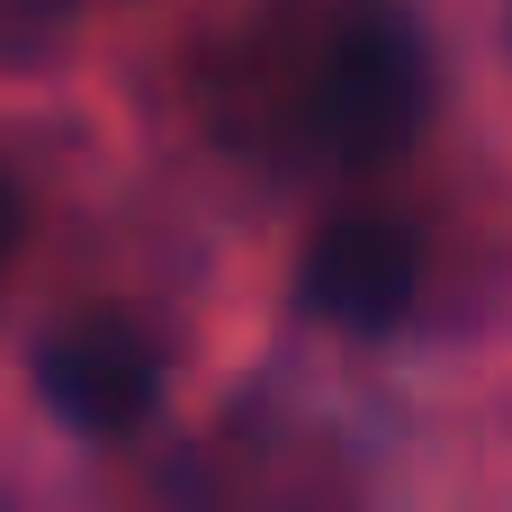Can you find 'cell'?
<instances>
[{
  "instance_id": "cell-1",
  "label": "cell",
  "mask_w": 512,
  "mask_h": 512,
  "mask_svg": "<svg viewBox=\"0 0 512 512\" xmlns=\"http://www.w3.org/2000/svg\"><path fill=\"white\" fill-rule=\"evenodd\" d=\"M432 117V54L405 9L360 0L306 63L297 90V144L333 171H378L396 162Z\"/></svg>"
},
{
  "instance_id": "cell-5",
  "label": "cell",
  "mask_w": 512,
  "mask_h": 512,
  "mask_svg": "<svg viewBox=\"0 0 512 512\" xmlns=\"http://www.w3.org/2000/svg\"><path fill=\"white\" fill-rule=\"evenodd\" d=\"M9 243H18V189L0 180V261H9Z\"/></svg>"
},
{
  "instance_id": "cell-2",
  "label": "cell",
  "mask_w": 512,
  "mask_h": 512,
  "mask_svg": "<svg viewBox=\"0 0 512 512\" xmlns=\"http://www.w3.org/2000/svg\"><path fill=\"white\" fill-rule=\"evenodd\" d=\"M36 396L54 423H72L90 441H126L162 414V351L126 315H81L36 342Z\"/></svg>"
},
{
  "instance_id": "cell-4",
  "label": "cell",
  "mask_w": 512,
  "mask_h": 512,
  "mask_svg": "<svg viewBox=\"0 0 512 512\" xmlns=\"http://www.w3.org/2000/svg\"><path fill=\"white\" fill-rule=\"evenodd\" d=\"M72 27H81V0H0V72L63 54Z\"/></svg>"
},
{
  "instance_id": "cell-3",
  "label": "cell",
  "mask_w": 512,
  "mask_h": 512,
  "mask_svg": "<svg viewBox=\"0 0 512 512\" xmlns=\"http://www.w3.org/2000/svg\"><path fill=\"white\" fill-rule=\"evenodd\" d=\"M423 297V243L396 216H333L297 261V306L333 333H396Z\"/></svg>"
}]
</instances>
